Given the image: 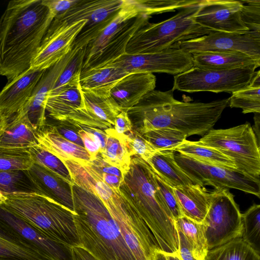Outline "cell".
<instances>
[{
	"label": "cell",
	"instance_id": "obj_49",
	"mask_svg": "<svg viewBox=\"0 0 260 260\" xmlns=\"http://www.w3.org/2000/svg\"><path fill=\"white\" fill-rule=\"evenodd\" d=\"M78 133L83 141L84 148L93 161L100 152L98 142L91 133L82 129L79 128Z\"/></svg>",
	"mask_w": 260,
	"mask_h": 260
},
{
	"label": "cell",
	"instance_id": "obj_26",
	"mask_svg": "<svg viewBox=\"0 0 260 260\" xmlns=\"http://www.w3.org/2000/svg\"><path fill=\"white\" fill-rule=\"evenodd\" d=\"M173 189L183 215L202 222L210 206L212 191L198 184L176 186Z\"/></svg>",
	"mask_w": 260,
	"mask_h": 260
},
{
	"label": "cell",
	"instance_id": "obj_12",
	"mask_svg": "<svg viewBox=\"0 0 260 260\" xmlns=\"http://www.w3.org/2000/svg\"><path fill=\"white\" fill-rule=\"evenodd\" d=\"M107 65L129 74L164 73L176 75L193 67L192 54L176 48L143 54L125 53Z\"/></svg>",
	"mask_w": 260,
	"mask_h": 260
},
{
	"label": "cell",
	"instance_id": "obj_3",
	"mask_svg": "<svg viewBox=\"0 0 260 260\" xmlns=\"http://www.w3.org/2000/svg\"><path fill=\"white\" fill-rule=\"evenodd\" d=\"M120 194L136 210L154 236L161 251L178 253L175 220L164 202L154 173L142 158L131 159L130 169L120 187Z\"/></svg>",
	"mask_w": 260,
	"mask_h": 260
},
{
	"label": "cell",
	"instance_id": "obj_10",
	"mask_svg": "<svg viewBox=\"0 0 260 260\" xmlns=\"http://www.w3.org/2000/svg\"><path fill=\"white\" fill-rule=\"evenodd\" d=\"M228 188L212 191L208 212L202 222L208 250L241 238L242 214Z\"/></svg>",
	"mask_w": 260,
	"mask_h": 260
},
{
	"label": "cell",
	"instance_id": "obj_56",
	"mask_svg": "<svg viewBox=\"0 0 260 260\" xmlns=\"http://www.w3.org/2000/svg\"><path fill=\"white\" fill-rule=\"evenodd\" d=\"M167 260H181L177 254H166Z\"/></svg>",
	"mask_w": 260,
	"mask_h": 260
},
{
	"label": "cell",
	"instance_id": "obj_5",
	"mask_svg": "<svg viewBox=\"0 0 260 260\" xmlns=\"http://www.w3.org/2000/svg\"><path fill=\"white\" fill-rule=\"evenodd\" d=\"M1 204L51 238L71 247L79 246L75 212L38 193H4Z\"/></svg>",
	"mask_w": 260,
	"mask_h": 260
},
{
	"label": "cell",
	"instance_id": "obj_36",
	"mask_svg": "<svg viewBox=\"0 0 260 260\" xmlns=\"http://www.w3.org/2000/svg\"><path fill=\"white\" fill-rule=\"evenodd\" d=\"M260 71L255 72L251 81L244 88L232 93L230 98L231 108H238L244 114L260 113Z\"/></svg>",
	"mask_w": 260,
	"mask_h": 260
},
{
	"label": "cell",
	"instance_id": "obj_23",
	"mask_svg": "<svg viewBox=\"0 0 260 260\" xmlns=\"http://www.w3.org/2000/svg\"><path fill=\"white\" fill-rule=\"evenodd\" d=\"M0 257L19 260H54L1 218Z\"/></svg>",
	"mask_w": 260,
	"mask_h": 260
},
{
	"label": "cell",
	"instance_id": "obj_47",
	"mask_svg": "<svg viewBox=\"0 0 260 260\" xmlns=\"http://www.w3.org/2000/svg\"><path fill=\"white\" fill-rule=\"evenodd\" d=\"M58 133L67 140L84 147L83 141L78 133L79 128L67 122H58L53 125Z\"/></svg>",
	"mask_w": 260,
	"mask_h": 260
},
{
	"label": "cell",
	"instance_id": "obj_16",
	"mask_svg": "<svg viewBox=\"0 0 260 260\" xmlns=\"http://www.w3.org/2000/svg\"><path fill=\"white\" fill-rule=\"evenodd\" d=\"M0 218L54 260H76L72 247L57 241L0 204Z\"/></svg>",
	"mask_w": 260,
	"mask_h": 260
},
{
	"label": "cell",
	"instance_id": "obj_24",
	"mask_svg": "<svg viewBox=\"0 0 260 260\" xmlns=\"http://www.w3.org/2000/svg\"><path fill=\"white\" fill-rule=\"evenodd\" d=\"M84 107L79 78L66 85L55 95L48 96L46 111L51 118L64 122L71 114Z\"/></svg>",
	"mask_w": 260,
	"mask_h": 260
},
{
	"label": "cell",
	"instance_id": "obj_28",
	"mask_svg": "<svg viewBox=\"0 0 260 260\" xmlns=\"http://www.w3.org/2000/svg\"><path fill=\"white\" fill-rule=\"evenodd\" d=\"M129 73L113 66L106 65L81 72V89L98 95H110L113 87Z\"/></svg>",
	"mask_w": 260,
	"mask_h": 260
},
{
	"label": "cell",
	"instance_id": "obj_40",
	"mask_svg": "<svg viewBox=\"0 0 260 260\" xmlns=\"http://www.w3.org/2000/svg\"><path fill=\"white\" fill-rule=\"evenodd\" d=\"M142 135L158 151H174L187 137L180 131L165 127L155 129Z\"/></svg>",
	"mask_w": 260,
	"mask_h": 260
},
{
	"label": "cell",
	"instance_id": "obj_42",
	"mask_svg": "<svg viewBox=\"0 0 260 260\" xmlns=\"http://www.w3.org/2000/svg\"><path fill=\"white\" fill-rule=\"evenodd\" d=\"M86 46L77 49L59 75L48 96L56 94L63 87L80 77L86 54Z\"/></svg>",
	"mask_w": 260,
	"mask_h": 260
},
{
	"label": "cell",
	"instance_id": "obj_29",
	"mask_svg": "<svg viewBox=\"0 0 260 260\" xmlns=\"http://www.w3.org/2000/svg\"><path fill=\"white\" fill-rule=\"evenodd\" d=\"M192 56L193 67L205 70H224L260 65V61L240 52L200 53Z\"/></svg>",
	"mask_w": 260,
	"mask_h": 260
},
{
	"label": "cell",
	"instance_id": "obj_4",
	"mask_svg": "<svg viewBox=\"0 0 260 260\" xmlns=\"http://www.w3.org/2000/svg\"><path fill=\"white\" fill-rule=\"evenodd\" d=\"M71 191L80 246L98 260H136L101 200L74 183Z\"/></svg>",
	"mask_w": 260,
	"mask_h": 260
},
{
	"label": "cell",
	"instance_id": "obj_20",
	"mask_svg": "<svg viewBox=\"0 0 260 260\" xmlns=\"http://www.w3.org/2000/svg\"><path fill=\"white\" fill-rule=\"evenodd\" d=\"M155 85L156 77L152 73H131L120 80L110 94L122 110L127 111L154 90Z\"/></svg>",
	"mask_w": 260,
	"mask_h": 260
},
{
	"label": "cell",
	"instance_id": "obj_33",
	"mask_svg": "<svg viewBox=\"0 0 260 260\" xmlns=\"http://www.w3.org/2000/svg\"><path fill=\"white\" fill-rule=\"evenodd\" d=\"M81 91L87 111L99 120L113 127L116 117L122 110L111 96L98 95L82 89Z\"/></svg>",
	"mask_w": 260,
	"mask_h": 260
},
{
	"label": "cell",
	"instance_id": "obj_55",
	"mask_svg": "<svg viewBox=\"0 0 260 260\" xmlns=\"http://www.w3.org/2000/svg\"><path fill=\"white\" fill-rule=\"evenodd\" d=\"M7 121V119L4 117L1 113H0V134L2 133L3 130L5 126Z\"/></svg>",
	"mask_w": 260,
	"mask_h": 260
},
{
	"label": "cell",
	"instance_id": "obj_45",
	"mask_svg": "<svg viewBox=\"0 0 260 260\" xmlns=\"http://www.w3.org/2000/svg\"><path fill=\"white\" fill-rule=\"evenodd\" d=\"M246 3L241 11V19L249 32L260 37V1H243Z\"/></svg>",
	"mask_w": 260,
	"mask_h": 260
},
{
	"label": "cell",
	"instance_id": "obj_2",
	"mask_svg": "<svg viewBox=\"0 0 260 260\" xmlns=\"http://www.w3.org/2000/svg\"><path fill=\"white\" fill-rule=\"evenodd\" d=\"M230 98L208 103L176 100L173 91L153 90L146 94L127 112L137 124L141 135L160 128L180 131L187 137L203 136L219 119Z\"/></svg>",
	"mask_w": 260,
	"mask_h": 260
},
{
	"label": "cell",
	"instance_id": "obj_57",
	"mask_svg": "<svg viewBox=\"0 0 260 260\" xmlns=\"http://www.w3.org/2000/svg\"><path fill=\"white\" fill-rule=\"evenodd\" d=\"M161 250H157L154 253L153 260H161Z\"/></svg>",
	"mask_w": 260,
	"mask_h": 260
},
{
	"label": "cell",
	"instance_id": "obj_58",
	"mask_svg": "<svg viewBox=\"0 0 260 260\" xmlns=\"http://www.w3.org/2000/svg\"><path fill=\"white\" fill-rule=\"evenodd\" d=\"M6 200V197L4 194L1 191H0V204L4 203Z\"/></svg>",
	"mask_w": 260,
	"mask_h": 260
},
{
	"label": "cell",
	"instance_id": "obj_31",
	"mask_svg": "<svg viewBox=\"0 0 260 260\" xmlns=\"http://www.w3.org/2000/svg\"><path fill=\"white\" fill-rule=\"evenodd\" d=\"M104 131L107 135L106 145L100 154L105 162L118 168L125 176L130 169L132 159L125 134H118L114 128Z\"/></svg>",
	"mask_w": 260,
	"mask_h": 260
},
{
	"label": "cell",
	"instance_id": "obj_13",
	"mask_svg": "<svg viewBox=\"0 0 260 260\" xmlns=\"http://www.w3.org/2000/svg\"><path fill=\"white\" fill-rule=\"evenodd\" d=\"M176 49L191 54L206 52H240L260 61V37L244 34L212 31L179 43Z\"/></svg>",
	"mask_w": 260,
	"mask_h": 260
},
{
	"label": "cell",
	"instance_id": "obj_19",
	"mask_svg": "<svg viewBox=\"0 0 260 260\" xmlns=\"http://www.w3.org/2000/svg\"><path fill=\"white\" fill-rule=\"evenodd\" d=\"M26 172L39 193L53 199L74 212L72 185L36 162Z\"/></svg>",
	"mask_w": 260,
	"mask_h": 260
},
{
	"label": "cell",
	"instance_id": "obj_37",
	"mask_svg": "<svg viewBox=\"0 0 260 260\" xmlns=\"http://www.w3.org/2000/svg\"><path fill=\"white\" fill-rule=\"evenodd\" d=\"M241 238L260 254V205L253 204L242 214Z\"/></svg>",
	"mask_w": 260,
	"mask_h": 260
},
{
	"label": "cell",
	"instance_id": "obj_53",
	"mask_svg": "<svg viewBox=\"0 0 260 260\" xmlns=\"http://www.w3.org/2000/svg\"><path fill=\"white\" fill-rule=\"evenodd\" d=\"M72 248L76 260H98L88 251L80 246Z\"/></svg>",
	"mask_w": 260,
	"mask_h": 260
},
{
	"label": "cell",
	"instance_id": "obj_43",
	"mask_svg": "<svg viewBox=\"0 0 260 260\" xmlns=\"http://www.w3.org/2000/svg\"><path fill=\"white\" fill-rule=\"evenodd\" d=\"M200 1V0H199ZM198 0H137L141 14L151 16L165 12L181 10L197 3Z\"/></svg>",
	"mask_w": 260,
	"mask_h": 260
},
{
	"label": "cell",
	"instance_id": "obj_60",
	"mask_svg": "<svg viewBox=\"0 0 260 260\" xmlns=\"http://www.w3.org/2000/svg\"><path fill=\"white\" fill-rule=\"evenodd\" d=\"M161 260H167L165 253L161 252Z\"/></svg>",
	"mask_w": 260,
	"mask_h": 260
},
{
	"label": "cell",
	"instance_id": "obj_46",
	"mask_svg": "<svg viewBox=\"0 0 260 260\" xmlns=\"http://www.w3.org/2000/svg\"><path fill=\"white\" fill-rule=\"evenodd\" d=\"M154 175L163 200L171 213L174 220L184 216L173 191V187L165 182L155 173Z\"/></svg>",
	"mask_w": 260,
	"mask_h": 260
},
{
	"label": "cell",
	"instance_id": "obj_22",
	"mask_svg": "<svg viewBox=\"0 0 260 260\" xmlns=\"http://www.w3.org/2000/svg\"><path fill=\"white\" fill-rule=\"evenodd\" d=\"M151 17L140 14L130 19L126 25L108 42L105 47L82 68L81 72L107 65L124 54L126 46L132 36L141 27L149 21Z\"/></svg>",
	"mask_w": 260,
	"mask_h": 260
},
{
	"label": "cell",
	"instance_id": "obj_15",
	"mask_svg": "<svg viewBox=\"0 0 260 260\" xmlns=\"http://www.w3.org/2000/svg\"><path fill=\"white\" fill-rule=\"evenodd\" d=\"M86 22V20H80L60 27L50 25L30 68L45 70L64 57L72 50L74 40Z\"/></svg>",
	"mask_w": 260,
	"mask_h": 260
},
{
	"label": "cell",
	"instance_id": "obj_41",
	"mask_svg": "<svg viewBox=\"0 0 260 260\" xmlns=\"http://www.w3.org/2000/svg\"><path fill=\"white\" fill-rule=\"evenodd\" d=\"M28 149L34 162L39 164L48 169L70 185L73 184L67 167L58 157L38 145Z\"/></svg>",
	"mask_w": 260,
	"mask_h": 260
},
{
	"label": "cell",
	"instance_id": "obj_17",
	"mask_svg": "<svg viewBox=\"0 0 260 260\" xmlns=\"http://www.w3.org/2000/svg\"><path fill=\"white\" fill-rule=\"evenodd\" d=\"M77 49H72L64 57L46 70L35 86L25 107L31 124L38 131L46 124V103L48 95L70 59Z\"/></svg>",
	"mask_w": 260,
	"mask_h": 260
},
{
	"label": "cell",
	"instance_id": "obj_1",
	"mask_svg": "<svg viewBox=\"0 0 260 260\" xmlns=\"http://www.w3.org/2000/svg\"><path fill=\"white\" fill-rule=\"evenodd\" d=\"M54 15L42 0H13L0 18V76L10 83L30 68Z\"/></svg>",
	"mask_w": 260,
	"mask_h": 260
},
{
	"label": "cell",
	"instance_id": "obj_6",
	"mask_svg": "<svg viewBox=\"0 0 260 260\" xmlns=\"http://www.w3.org/2000/svg\"><path fill=\"white\" fill-rule=\"evenodd\" d=\"M200 1L181 9L165 21L156 23L147 22L132 36L126 46L125 53H148L176 48L180 42L214 31L196 24L192 19Z\"/></svg>",
	"mask_w": 260,
	"mask_h": 260
},
{
	"label": "cell",
	"instance_id": "obj_44",
	"mask_svg": "<svg viewBox=\"0 0 260 260\" xmlns=\"http://www.w3.org/2000/svg\"><path fill=\"white\" fill-rule=\"evenodd\" d=\"M125 138L131 157H138L147 161L159 151L137 130L129 132Z\"/></svg>",
	"mask_w": 260,
	"mask_h": 260
},
{
	"label": "cell",
	"instance_id": "obj_35",
	"mask_svg": "<svg viewBox=\"0 0 260 260\" xmlns=\"http://www.w3.org/2000/svg\"><path fill=\"white\" fill-rule=\"evenodd\" d=\"M204 260H260V254L240 238L209 250Z\"/></svg>",
	"mask_w": 260,
	"mask_h": 260
},
{
	"label": "cell",
	"instance_id": "obj_27",
	"mask_svg": "<svg viewBox=\"0 0 260 260\" xmlns=\"http://www.w3.org/2000/svg\"><path fill=\"white\" fill-rule=\"evenodd\" d=\"M141 14L137 0H126L114 19L100 35L86 46L82 68L86 66L107 45L108 42L127 23L129 20Z\"/></svg>",
	"mask_w": 260,
	"mask_h": 260
},
{
	"label": "cell",
	"instance_id": "obj_32",
	"mask_svg": "<svg viewBox=\"0 0 260 260\" xmlns=\"http://www.w3.org/2000/svg\"><path fill=\"white\" fill-rule=\"evenodd\" d=\"M174 151L206 164L229 169H236L233 160L215 148L203 145L198 141L186 139L177 146Z\"/></svg>",
	"mask_w": 260,
	"mask_h": 260
},
{
	"label": "cell",
	"instance_id": "obj_48",
	"mask_svg": "<svg viewBox=\"0 0 260 260\" xmlns=\"http://www.w3.org/2000/svg\"><path fill=\"white\" fill-rule=\"evenodd\" d=\"M79 0H42V4L55 17L64 13L75 5Z\"/></svg>",
	"mask_w": 260,
	"mask_h": 260
},
{
	"label": "cell",
	"instance_id": "obj_59",
	"mask_svg": "<svg viewBox=\"0 0 260 260\" xmlns=\"http://www.w3.org/2000/svg\"><path fill=\"white\" fill-rule=\"evenodd\" d=\"M0 260H19V259H14V258H7V257H0Z\"/></svg>",
	"mask_w": 260,
	"mask_h": 260
},
{
	"label": "cell",
	"instance_id": "obj_14",
	"mask_svg": "<svg viewBox=\"0 0 260 260\" xmlns=\"http://www.w3.org/2000/svg\"><path fill=\"white\" fill-rule=\"evenodd\" d=\"M242 6V1L202 0L192 19L196 24L214 31L250 32L241 19Z\"/></svg>",
	"mask_w": 260,
	"mask_h": 260
},
{
	"label": "cell",
	"instance_id": "obj_51",
	"mask_svg": "<svg viewBox=\"0 0 260 260\" xmlns=\"http://www.w3.org/2000/svg\"><path fill=\"white\" fill-rule=\"evenodd\" d=\"M114 126L119 134H124L132 130L133 124L126 111L122 110L117 115Z\"/></svg>",
	"mask_w": 260,
	"mask_h": 260
},
{
	"label": "cell",
	"instance_id": "obj_54",
	"mask_svg": "<svg viewBox=\"0 0 260 260\" xmlns=\"http://www.w3.org/2000/svg\"><path fill=\"white\" fill-rule=\"evenodd\" d=\"M254 129L253 130L257 139V141L259 143V135H260V113H254Z\"/></svg>",
	"mask_w": 260,
	"mask_h": 260
},
{
	"label": "cell",
	"instance_id": "obj_38",
	"mask_svg": "<svg viewBox=\"0 0 260 260\" xmlns=\"http://www.w3.org/2000/svg\"><path fill=\"white\" fill-rule=\"evenodd\" d=\"M0 191L3 193H38L26 170L0 171Z\"/></svg>",
	"mask_w": 260,
	"mask_h": 260
},
{
	"label": "cell",
	"instance_id": "obj_39",
	"mask_svg": "<svg viewBox=\"0 0 260 260\" xmlns=\"http://www.w3.org/2000/svg\"><path fill=\"white\" fill-rule=\"evenodd\" d=\"M33 163L28 148L0 146V171L27 170Z\"/></svg>",
	"mask_w": 260,
	"mask_h": 260
},
{
	"label": "cell",
	"instance_id": "obj_21",
	"mask_svg": "<svg viewBox=\"0 0 260 260\" xmlns=\"http://www.w3.org/2000/svg\"><path fill=\"white\" fill-rule=\"evenodd\" d=\"M38 145L61 161L71 160L89 166L92 160L84 147L76 144L60 135L53 125L46 124L38 131Z\"/></svg>",
	"mask_w": 260,
	"mask_h": 260
},
{
	"label": "cell",
	"instance_id": "obj_18",
	"mask_svg": "<svg viewBox=\"0 0 260 260\" xmlns=\"http://www.w3.org/2000/svg\"><path fill=\"white\" fill-rule=\"evenodd\" d=\"M45 70L29 68L7 83L0 92V113L4 117L8 119L25 107Z\"/></svg>",
	"mask_w": 260,
	"mask_h": 260
},
{
	"label": "cell",
	"instance_id": "obj_7",
	"mask_svg": "<svg viewBox=\"0 0 260 260\" xmlns=\"http://www.w3.org/2000/svg\"><path fill=\"white\" fill-rule=\"evenodd\" d=\"M198 142L229 157L238 171L259 178V143L249 123L226 129H211Z\"/></svg>",
	"mask_w": 260,
	"mask_h": 260
},
{
	"label": "cell",
	"instance_id": "obj_9",
	"mask_svg": "<svg viewBox=\"0 0 260 260\" xmlns=\"http://www.w3.org/2000/svg\"><path fill=\"white\" fill-rule=\"evenodd\" d=\"M258 67L252 64L224 70H205L193 67L174 76L172 90L233 93L249 85L255 70Z\"/></svg>",
	"mask_w": 260,
	"mask_h": 260
},
{
	"label": "cell",
	"instance_id": "obj_11",
	"mask_svg": "<svg viewBox=\"0 0 260 260\" xmlns=\"http://www.w3.org/2000/svg\"><path fill=\"white\" fill-rule=\"evenodd\" d=\"M179 167L197 184L211 185L215 189L233 188L260 197V180L237 170L206 164L179 152L174 153Z\"/></svg>",
	"mask_w": 260,
	"mask_h": 260
},
{
	"label": "cell",
	"instance_id": "obj_52",
	"mask_svg": "<svg viewBox=\"0 0 260 260\" xmlns=\"http://www.w3.org/2000/svg\"><path fill=\"white\" fill-rule=\"evenodd\" d=\"M73 124L78 128L82 129L88 133H91L93 135V137L100 146V153L103 151L105 147L107 139V135L105 131L99 128L86 126L78 124Z\"/></svg>",
	"mask_w": 260,
	"mask_h": 260
},
{
	"label": "cell",
	"instance_id": "obj_8",
	"mask_svg": "<svg viewBox=\"0 0 260 260\" xmlns=\"http://www.w3.org/2000/svg\"><path fill=\"white\" fill-rule=\"evenodd\" d=\"M126 0H79L64 13L55 17L50 26L60 27L73 22H86L74 41L72 49H79L95 39L114 19Z\"/></svg>",
	"mask_w": 260,
	"mask_h": 260
},
{
	"label": "cell",
	"instance_id": "obj_34",
	"mask_svg": "<svg viewBox=\"0 0 260 260\" xmlns=\"http://www.w3.org/2000/svg\"><path fill=\"white\" fill-rule=\"evenodd\" d=\"M175 224L189 242L194 257L197 260H204L209 250L202 222L183 216L175 220Z\"/></svg>",
	"mask_w": 260,
	"mask_h": 260
},
{
	"label": "cell",
	"instance_id": "obj_25",
	"mask_svg": "<svg viewBox=\"0 0 260 260\" xmlns=\"http://www.w3.org/2000/svg\"><path fill=\"white\" fill-rule=\"evenodd\" d=\"M38 145V130L31 124L23 109L7 119L0 134V146L29 148Z\"/></svg>",
	"mask_w": 260,
	"mask_h": 260
},
{
	"label": "cell",
	"instance_id": "obj_50",
	"mask_svg": "<svg viewBox=\"0 0 260 260\" xmlns=\"http://www.w3.org/2000/svg\"><path fill=\"white\" fill-rule=\"evenodd\" d=\"M178 237V253L181 260H197L193 255L192 248L182 232L176 228Z\"/></svg>",
	"mask_w": 260,
	"mask_h": 260
},
{
	"label": "cell",
	"instance_id": "obj_30",
	"mask_svg": "<svg viewBox=\"0 0 260 260\" xmlns=\"http://www.w3.org/2000/svg\"><path fill=\"white\" fill-rule=\"evenodd\" d=\"M174 151H159L146 162L153 172L172 187L197 184L176 162Z\"/></svg>",
	"mask_w": 260,
	"mask_h": 260
}]
</instances>
